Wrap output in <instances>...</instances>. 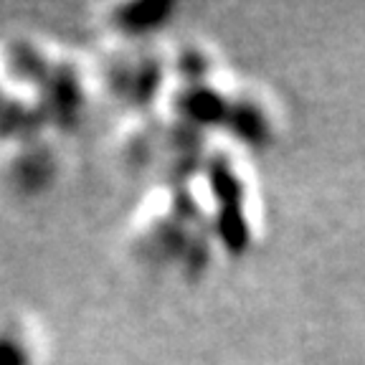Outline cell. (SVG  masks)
I'll use <instances>...</instances> for the list:
<instances>
[{
  "label": "cell",
  "instance_id": "obj_1",
  "mask_svg": "<svg viewBox=\"0 0 365 365\" xmlns=\"http://www.w3.org/2000/svg\"><path fill=\"white\" fill-rule=\"evenodd\" d=\"M244 155L223 143V148H203L190 165L178 170L198 200L216 249L226 257L249 254L262 236V198Z\"/></svg>",
  "mask_w": 365,
  "mask_h": 365
},
{
  "label": "cell",
  "instance_id": "obj_2",
  "mask_svg": "<svg viewBox=\"0 0 365 365\" xmlns=\"http://www.w3.org/2000/svg\"><path fill=\"white\" fill-rule=\"evenodd\" d=\"M132 241L143 259L178 274L205 272L216 251L208 221L180 173L165 175L145 198L132 223Z\"/></svg>",
  "mask_w": 365,
  "mask_h": 365
},
{
  "label": "cell",
  "instance_id": "obj_3",
  "mask_svg": "<svg viewBox=\"0 0 365 365\" xmlns=\"http://www.w3.org/2000/svg\"><path fill=\"white\" fill-rule=\"evenodd\" d=\"M175 6L170 3H125L104 13V31L112 43H153L155 36L170 23Z\"/></svg>",
  "mask_w": 365,
  "mask_h": 365
},
{
  "label": "cell",
  "instance_id": "obj_4",
  "mask_svg": "<svg viewBox=\"0 0 365 365\" xmlns=\"http://www.w3.org/2000/svg\"><path fill=\"white\" fill-rule=\"evenodd\" d=\"M38 327L21 312H0V365H41Z\"/></svg>",
  "mask_w": 365,
  "mask_h": 365
},
{
  "label": "cell",
  "instance_id": "obj_5",
  "mask_svg": "<svg viewBox=\"0 0 365 365\" xmlns=\"http://www.w3.org/2000/svg\"><path fill=\"white\" fill-rule=\"evenodd\" d=\"M8 107H11V91H8V76H6V66H3V53H0V132L6 127Z\"/></svg>",
  "mask_w": 365,
  "mask_h": 365
}]
</instances>
